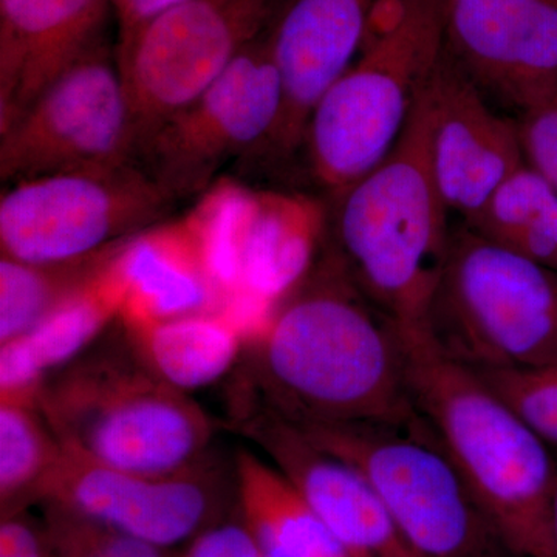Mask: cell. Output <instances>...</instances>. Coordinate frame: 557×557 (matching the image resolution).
<instances>
[{
	"label": "cell",
	"mask_w": 557,
	"mask_h": 557,
	"mask_svg": "<svg viewBox=\"0 0 557 557\" xmlns=\"http://www.w3.org/2000/svg\"><path fill=\"white\" fill-rule=\"evenodd\" d=\"M113 263L30 332L0 344V401L36 403L47 379L81 357L120 317L123 288Z\"/></svg>",
	"instance_id": "19"
},
{
	"label": "cell",
	"mask_w": 557,
	"mask_h": 557,
	"mask_svg": "<svg viewBox=\"0 0 557 557\" xmlns=\"http://www.w3.org/2000/svg\"><path fill=\"white\" fill-rule=\"evenodd\" d=\"M36 405L69 453L141 474L200 463L215 432L214 420L161 380L129 338L84 351L47 379Z\"/></svg>",
	"instance_id": "4"
},
{
	"label": "cell",
	"mask_w": 557,
	"mask_h": 557,
	"mask_svg": "<svg viewBox=\"0 0 557 557\" xmlns=\"http://www.w3.org/2000/svg\"><path fill=\"white\" fill-rule=\"evenodd\" d=\"M465 225L557 273V193L530 164Z\"/></svg>",
	"instance_id": "23"
},
{
	"label": "cell",
	"mask_w": 557,
	"mask_h": 557,
	"mask_svg": "<svg viewBox=\"0 0 557 557\" xmlns=\"http://www.w3.org/2000/svg\"><path fill=\"white\" fill-rule=\"evenodd\" d=\"M282 0H185L119 44L137 153L269 32Z\"/></svg>",
	"instance_id": "9"
},
{
	"label": "cell",
	"mask_w": 557,
	"mask_h": 557,
	"mask_svg": "<svg viewBox=\"0 0 557 557\" xmlns=\"http://www.w3.org/2000/svg\"><path fill=\"white\" fill-rule=\"evenodd\" d=\"M137 163L129 102L108 44L87 54L0 131L7 186Z\"/></svg>",
	"instance_id": "10"
},
{
	"label": "cell",
	"mask_w": 557,
	"mask_h": 557,
	"mask_svg": "<svg viewBox=\"0 0 557 557\" xmlns=\"http://www.w3.org/2000/svg\"><path fill=\"white\" fill-rule=\"evenodd\" d=\"M113 270L123 288L124 329L215 313L222 302L193 226L139 234L127 242Z\"/></svg>",
	"instance_id": "18"
},
{
	"label": "cell",
	"mask_w": 557,
	"mask_h": 557,
	"mask_svg": "<svg viewBox=\"0 0 557 557\" xmlns=\"http://www.w3.org/2000/svg\"><path fill=\"white\" fill-rule=\"evenodd\" d=\"M185 0H115L116 21L120 27V44L126 42L150 21L161 16Z\"/></svg>",
	"instance_id": "29"
},
{
	"label": "cell",
	"mask_w": 557,
	"mask_h": 557,
	"mask_svg": "<svg viewBox=\"0 0 557 557\" xmlns=\"http://www.w3.org/2000/svg\"><path fill=\"white\" fill-rule=\"evenodd\" d=\"M527 163L557 193V101L516 116Z\"/></svg>",
	"instance_id": "26"
},
{
	"label": "cell",
	"mask_w": 557,
	"mask_h": 557,
	"mask_svg": "<svg viewBox=\"0 0 557 557\" xmlns=\"http://www.w3.org/2000/svg\"><path fill=\"white\" fill-rule=\"evenodd\" d=\"M129 240L69 262L0 259V344L30 332L61 304L89 287L115 262Z\"/></svg>",
	"instance_id": "22"
},
{
	"label": "cell",
	"mask_w": 557,
	"mask_h": 557,
	"mask_svg": "<svg viewBox=\"0 0 557 557\" xmlns=\"http://www.w3.org/2000/svg\"><path fill=\"white\" fill-rule=\"evenodd\" d=\"M435 180L449 214L467 223L527 164L518 120L493 109L443 51L424 87Z\"/></svg>",
	"instance_id": "15"
},
{
	"label": "cell",
	"mask_w": 557,
	"mask_h": 557,
	"mask_svg": "<svg viewBox=\"0 0 557 557\" xmlns=\"http://www.w3.org/2000/svg\"><path fill=\"white\" fill-rule=\"evenodd\" d=\"M185 557H267L245 525H222L194 541Z\"/></svg>",
	"instance_id": "27"
},
{
	"label": "cell",
	"mask_w": 557,
	"mask_h": 557,
	"mask_svg": "<svg viewBox=\"0 0 557 557\" xmlns=\"http://www.w3.org/2000/svg\"><path fill=\"white\" fill-rule=\"evenodd\" d=\"M474 372L536 432L537 437L549 448H557V361L531 368Z\"/></svg>",
	"instance_id": "25"
},
{
	"label": "cell",
	"mask_w": 557,
	"mask_h": 557,
	"mask_svg": "<svg viewBox=\"0 0 557 557\" xmlns=\"http://www.w3.org/2000/svg\"><path fill=\"white\" fill-rule=\"evenodd\" d=\"M237 431L270 458L350 557H421L364 475L319 448L265 403H249Z\"/></svg>",
	"instance_id": "14"
},
{
	"label": "cell",
	"mask_w": 557,
	"mask_h": 557,
	"mask_svg": "<svg viewBox=\"0 0 557 557\" xmlns=\"http://www.w3.org/2000/svg\"><path fill=\"white\" fill-rule=\"evenodd\" d=\"M109 2H110V3H113V2H115V0H109Z\"/></svg>",
	"instance_id": "32"
},
{
	"label": "cell",
	"mask_w": 557,
	"mask_h": 557,
	"mask_svg": "<svg viewBox=\"0 0 557 557\" xmlns=\"http://www.w3.org/2000/svg\"><path fill=\"white\" fill-rule=\"evenodd\" d=\"M256 351L263 403L295 423L409 424L406 346L332 256L277 310Z\"/></svg>",
	"instance_id": "1"
},
{
	"label": "cell",
	"mask_w": 557,
	"mask_h": 557,
	"mask_svg": "<svg viewBox=\"0 0 557 557\" xmlns=\"http://www.w3.org/2000/svg\"><path fill=\"white\" fill-rule=\"evenodd\" d=\"M174 203L138 163L25 180L2 193L0 251L27 263L87 258L156 228Z\"/></svg>",
	"instance_id": "8"
},
{
	"label": "cell",
	"mask_w": 557,
	"mask_h": 557,
	"mask_svg": "<svg viewBox=\"0 0 557 557\" xmlns=\"http://www.w3.org/2000/svg\"><path fill=\"white\" fill-rule=\"evenodd\" d=\"M445 51V0H379L357 58L317 102L302 146L338 196L386 159Z\"/></svg>",
	"instance_id": "5"
},
{
	"label": "cell",
	"mask_w": 557,
	"mask_h": 557,
	"mask_svg": "<svg viewBox=\"0 0 557 557\" xmlns=\"http://www.w3.org/2000/svg\"><path fill=\"white\" fill-rule=\"evenodd\" d=\"M242 519L267 557H350L295 486L248 449L234 457Z\"/></svg>",
	"instance_id": "20"
},
{
	"label": "cell",
	"mask_w": 557,
	"mask_h": 557,
	"mask_svg": "<svg viewBox=\"0 0 557 557\" xmlns=\"http://www.w3.org/2000/svg\"><path fill=\"white\" fill-rule=\"evenodd\" d=\"M445 51L487 101H557V0H445Z\"/></svg>",
	"instance_id": "12"
},
{
	"label": "cell",
	"mask_w": 557,
	"mask_h": 557,
	"mask_svg": "<svg viewBox=\"0 0 557 557\" xmlns=\"http://www.w3.org/2000/svg\"><path fill=\"white\" fill-rule=\"evenodd\" d=\"M109 0H0V131L104 46Z\"/></svg>",
	"instance_id": "17"
},
{
	"label": "cell",
	"mask_w": 557,
	"mask_h": 557,
	"mask_svg": "<svg viewBox=\"0 0 557 557\" xmlns=\"http://www.w3.org/2000/svg\"><path fill=\"white\" fill-rule=\"evenodd\" d=\"M405 346L413 408L456 465L502 547L518 557H556L553 448L474 370L431 341L405 339Z\"/></svg>",
	"instance_id": "3"
},
{
	"label": "cell",
	"mask_w": 557,
	"mask_h": 557,
	"mask_svg": "<svg viewBox=\"0 0 557 557\" xmlns=\"http://www.w3.org/2000/svg\"><path fill=\"white\" fill-rule=\"evenodd\" d=\"M219 474L208 458L174 474L149 475L94 463L64 449L40 498L163 548L203 525L218 494Z\"/></svg>",
	"instance_id": "13"
},
{
	"label": "cell",
	"mask_w": 557,
	"mask_h": 557,
	"mask_svg": "<svg viewBox=\"0 0 557 557\" xmlns=\"http://www.w3.org/2000/svg\"><path fill=\"white\" fill-rule=\"evenodd\" d=\"M552 534H553V544H555V552L557 557V482L555 496H553V505H552Z\"/></svg>",
	"instance_id": "31"
},
{
	"label": "cell",
	"mask_w": 557,
	"mask_h": 557,
	"mask_svg": "<svg viewBox=\"0 0 557 557\" xmlns=\"http://www.w3.org/2000/svg\"><path fill=\"white\" fill-rule=\"evenodd\" d=\"M126 335L143 361L185 394L226 375L245 346L218 311L126 329Z\"/></svg>",
	"instance_id": "21"
},
{
	"label": "cell",
	"mask_w": 557,
	"mask_h": 557,
	"mask_svg": "<svg viewBox=\"0 0 557 557\" xmlns=\"http://www.w3.org/2000/svg\"><path fill=\"white\" fill-rule=\"evenodd\" d=\"M64 456L38 405L0 401V504L3 519L40 498Z\"/></svg>",
	"instance_id": "24"
},
{
	"label": "cell",
	"mask_w": 557,
	"mask_h": 557,
	"mask_svg": "<svg viewBox=\"0 0 557 557\" xmlns=\"http://www.w3.org/2000/svg\"><path fill=\"white\" fill-rule=\"evenodd\" d=\"M282 100L281 75L267 32L197 100L143 143L137 163L175 201L197 196L230 160L265 148Z\"/></svg>",
	"instance_id": "11"
},
{
	"label": "cell",
	"mask_w": 557,
	"mask_h": 557,
	"mask_svg": "<svg viewBox=\"0 0 557 557\" xmlns=\"http://www.w3.org/2000/svg\"><path fill=\"white\" fill-rule=\"evenodd\" d=\"M0 557H47L44 539L30 523L10 516L0 527Z\"/></svg>",
	"instance_id": "30"
},
{
	"label": "cell",
	"mask_w": 557,
	"mask_h": 557,
	"mask_svg": "<svg viewBox=\"0 0 557 557\" xmlns=\"http://www.w3.org/2000/svg\"><path fill=\"white\" fill-rule=\"evenodd\" d=\"M379 0H284L269 30L282 81V112L265 148L289 156L329 87L357 58Z\"/></svg>",
	"instance_id": "16"
},
{
	"label": "cell",
	"mask_w": 557,
	"mask_h": 557,
	"mask_svg": "<svg viewBox=\"0 0 557 557\" xmlns=\"http://www.w3.org/2000/svg\"><path fill=\"white\" fill-rule=\"evenodd\" d=\"M296 424L364 475L421 557H491L500 545L423 418L409 424Z\"/></svg>",
	"instance_id": "7"
},
{
	"label": "cell",
	"mask_w": 557,
	"mask_h": 557,
	"mask_svg": "<svg viewBox=\"0 0 557 557\" xmlns=\"http://www.w3.org/2000/svg\"><path fill=\"white\" fill-rule=\"evenodd\" d=\"M75 516L78 518L84 537L98 557H163L160 547H156L149 542L127 536V534L100 525L83 516Z\"/></svg>",
	"instance_id": "28"
},
{
	"label": "cell",
	"mask_w": 557,
	"mask_h": 557,
	"mask_svg": "<svg viewBox=\"0 0 557 557\" xmlns=\"http://www.w3.org/2000/svg\"><path fill=\"white\" fill-rule=\"evenodd\" d=\"M429 341L474 370L557 361V273L458 223Z\"/></svg>",
	"instance_id": "6"
},
{
	"label": "cell",
	"mask_w": 557,
	"mask_h": 557,
	"mask_svg": "<svg viewBox=\"0 0 557 557\" xmlns=\"http://www.w3.org/2000/svg\"><path fill=\"white\" fill-rule=\"evenodd\" d=\"M332 199L335 256L348 277L403 338L429 341L453 226L432 168L424 89L386 159Z\"/></svg>",
	"instance_id": "2"
}]
</instances>
